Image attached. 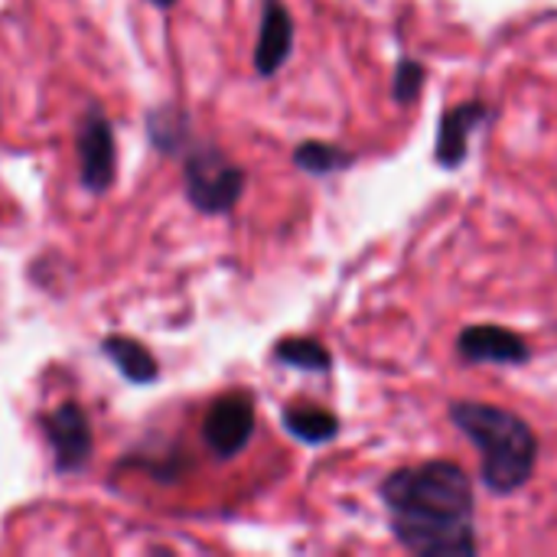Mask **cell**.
<instances>
[{
    "mask_svg": "<svg viewBox=\"0 0 557 557\" xmlns=\"http://www.w3.org/2000/svg\"><path fill=\"white\" fill-rule=\"evenodd\" d=\"M395 542L418 557H473L476 490L454 460H424L392 470L379 483Z\"/></svg>",
    "mask_w": 557,
    "mask_h": 557,
    "instance_id": "obj_1",
    "label": "cell"
},
{
    "mask_svg": "<svg viewBox=\"0 0 557 557\" xmlns=\"http://www.w3.org/2000/svg\"><path fill=\"white\" fill-rule=\"evenodd\" d=\"M450 424L480 450V483L493 496L522 493L539 470V434L525 418L486 401H450Z\"/></svg>",
    "mask_w": 557,
    "mask_h": 557,
    "instance_id": "obj_2",
    "label": "cell"
},
{
    "mask_svg": "<svg viewBox=\"0 0 557 557\" xmlns=\"http://www.w3.org/2000/svg\"><path fill=\"white\" fill-rule=\"evenodd\" d=\"M248 186L245 166H238L219 144L193 140L183 150V193L202 215H228L242 202Z\"/></svg>",
    "mask_w": 557,
    "mask_h": 557,
    "instance_id": "obj_3",
    "label": "cell"
},
{
    "mask_svg": "<svg viewBox=\"0 0 557 557\" xmlns=\"http://www.w3.org/2000/svg\"><path fill=\"white\" fill-rule=\"evenodd\" d=\"M75 157H78V183L91 196L111 193L117 180V140L108 114L91 104L75 124Z\"/></svg>",
    "mask_w": 557,
    "mask_h": 557,
    "instance_id": "obj_4",
    "label": "cell"
},
{
    "mask_svg": "<svg viewBox=\"0 0 557 557\" xmlns=\"http://www.w3.org/2000/svg\"><path fill=\"white\" fill-rule=\"evenodd\" d=\"M258 411L251 392L219 395L202 418V441L215 460H235L255 437Z\"/></svg>",
    "mask_w": 557,
    "mask_h": 557,
    "instance_id": "obj_5",
    "label": "cell"
},
{
    "mask_svg": "<svg viewBox=\"0 0 557 557\" xmlns=\"http://www.w3.org/2000/svg\"><path fill=\"white\" fill-rule=\"evenodd\" d=\"M42 434L52 447V470L59 476L82 473L95 457V434L78 401H62L42 418Z\"/></svg>",
    "mask_w": 557,
    "mask_h": 557,
    "instance_id": "obj_6",
    "label": "cell"
},
{
    "mask_svg": "<svg viewBox=\"0 0 557 557\" xmlns=\"http://www.w3.org/2000/svg\"><path fill=\"white\" fill-rule=\"evenodd\" d=\"M457 356L473 366H525L532 362V346L509 326L473 323L457 336Z\"/></svg>",
    "mask_w": 557,
    "mask_h": 557,
    "instance_id": "obj_7",
    "label": "cell"
},
{
    "mask_svg": "<svg viewBox=\"0 0 557 557\" xmlns=\"http://www.w3.org/2000/svg\"><path fill=\"white\" fill-rule=\"evenodd\" d=\"M493 121V108L480 98L460 101L441 114L437 144H434V163L441 170H460L470 157V134Z\"/></svg>",
    "mask_w": 557,
    "mask_h": 557,
    "instance_id": "obj_8",
    "label": "cell"
},
{
    "mask_svg": "<svg viewBox=\"0 0 557 557\" xmlns=\"http://www.w3.org/2000/svg\"><path fill=\"white\" fill-rule=\"evenodd\" d=\"M294 16L284 0H261V26L255 42V72L271 78L294 52Z\"/></svg>",
    "mask_w": 557,
    "mask_h": 557,
    "instance_id": "obj_9",
    "label": "cell"
},
{
    "mask_svg": "<svg viewBox=\"0 0 557 557\" xmlns=\"http://www.w3.org/2000/svg\"><path fill=\"white\" fill-rule=\"evenodd\" d=\"M101 356L117 369V375L131 385H153L160 379V362L150 356V349L134 339V336H121V333H111L101 339Z\"/></svg>",
    "mask_w": 557,
    "mask_h": 557,
    "instance_id": "obj_10",
    "label": "cell"
},
{
    "mask_svg": "<svg viewBox=\"0 0 557 557\" xmlns=\"http://www.w3.org/2000/svg\"><path fill=\"white\" fill-rule=\"evenodd\" d=\"M281 424L290 437H297L307 447L333 444L343 431L339 414L330 408H320V405H287L281 411Z\"/></svg>",
    "mask_w": 557,
    "mask_h": 557,
    "instance_id": "obj_11",
    "label": "cell"
},
{
    "mask_svg": "<svg viewBox=\"0 0 557 557\" xmlns=\"http://www.w3.org/2000/svg\"><path fill=\"white\" fill-rule=\"evenodd\" d=\"M147 140L163 153V157H183V150L196 140L193 124L186 111L176 104H157L147 111Z\"/></svg>",
    "mask_w": 557,
    "mask_h": 557,
    "instance_id": "obj_12",
    "label": "cell"
},
{
    "mask_svg": "<svg viewBox=\"0 0 557 557\" xmlns=\"http://www.w3.org/2000/svg\"><path fill=\"white\" fill-rule=\"evenodd\" d=\"M294 166L307 176H336V173H346L359 157L339 144H330V140H300L290 153Z\"/></svg>",
    "mask_w": 557,
    "mask_h": 557,
    "instance_id": "obj_13",
    "label": "cell"
},
{
    "mask_svg": "<svg viewBox=\"0 0 557 557\" xmlns=\"http://www.w3.org/2000/svg\"><path fill=\"white\" fill-rule=\"evenodd\" d=\"M271 359L277 366L297 369V372H310V375H330L333 372V352L310 336H287L277 339L271 349Z\"/></svg>",
    "mask_w": 557,
    "mask_h": 557,
    "instance_id": "obj_14",
    "label": "cell"
},
{
    "mask_svg": "<svg viewBox=\"0 0 557 557\" xmlns=\"http://www.w3.org/2000/svg\"><path fill=\"white\" fill-rule=\"evenodd\" d=\"M424 82H428L424 62H418V59H411V55H401V59L395 62V75H392V98H395L401 108H408V104H414V101L421 98Z\"/></svg>",
    "mask_w": 557,
    "mask_h": 557,
    "instance_id": "obj_15",
    "label": "cell"
},
{
    "mask_svg": "<svg viewBox=\"0 0 557 557\" xmlns=\"http://www.w3.org/2000/svg\"><path fill=\"white\" fill-rule=\"evenodd\" d=\"M150 7H157V10H170V7H176V0H147Z\"/></svg>",
    "mask_w": 557,
    "mask_h": 557,
    "instance_id": "obj_16",
    "label": "cell"
}]
</instances>
